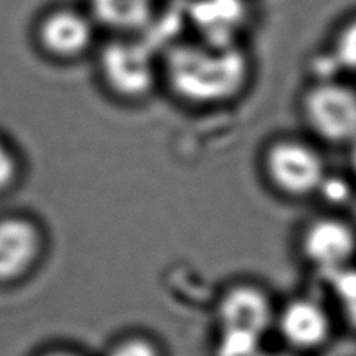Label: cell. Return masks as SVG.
Here are the masks:
<instances>
[{
    "mask_svg": "<svg viewBox=\"0 0 356 356\" xmlns=\"http://www.w3.org/2000/svg\"><path fill=\"white\" fill-rule=\"evenodd\" d=\"M44 356H81L74 352H70V350H54V352L47 353Z\"/></svg>",
    "mask_w": 356,
    "mask_h": 356,
    "instance_id": "obj_17",
    "label": "cell"
},
{
    "mask_svg": "<svg viewBox=\"0 0 356 356\" xmlns=\"http://www.w3.org/2000/svg\"><path fill=\"white\" fill-rule=\"evenodd\" d=\"M99 74L116 99L140 102L152 95L161 79V61L137 40H118L102 49Z\"/></svg>",
    "mask_w": 356,
    "mask_h": 356,
    "instance_id": "obj_5",
    "label": "cell"
},
{
    "mask_svg": "<svg viewBox=\"0 0 356 356\" xmlns=\"http://www.w3.org/2000/svg\"><path fill=\"white\" fill-rule=\"evenodd\" d=\"M253 61L242 44L212 46L200 40L168 44L161 79L182 104L209 108L231 104L248 88Z\"/></svg>",
    "mask_w": 356,
    "mask_h": 356,
    "instance_id": "obj_1",
    "label": "cell"
},
{
    "mask_svg": "<svg viewBox=\"0 0 356 356\" xmlns=\"http://www.w3.org/2000/svg\"><path fill=\"white\" fill-rule=\"evenodd\" d=\"M341 316L350 328L356 331V267L348 266L323 278Z\"/></svg>",
    "mask_w": 356,
    "mask_h": 356,
    "instance_id": "obj_12",
    "label": "cell"
},
{
    "mask_svg": "<svg viewBox=\"0 0 356 356\" xmlns=\"http://www.w3.org/2000/svg\"><path fill=\"white\" fill-rule=\"evenodd\" d=\"M184 19L195 40L212 46L242 44L251 21L248 0H188Z\"/></svg>",
    "mask_w": 356,
    "mask_h": 356,
    "instance_id": "obj_7",
    "label": "cell"
},
{
    "mask_svg": "<svg viewBox=\"0 0 356 356\" xmlns=\"http://www.w3.org/2000/svg\"><path fill=\"white\" fill-rule=\"evenodd\" d=\"M91 8L102 26L120 33H135L154 22L157 0H91Z\"/></svg>",
    "mask_w": 356,
    "mask_h": 356,
    "instance_id": "obj_11",
    "label": "cell"
},
{
    "mask_svg": "<svg viewBox=\"0 0 356 356\" xmlns=\"http://www.w3.org/2000/svg\"><path fill=\"white\" fill-rule=\"evenodd\" d=\"M300 113L314 137L330 146L356 143V90L333 77L316 79L300 96Z\"/></svg>",
    "mask_w": 356,
    "mask_h": 356,
    "instance_id": "obj_4",
    "label": "cell"
},
{
    "mask_svg": "<svg viewBox=\"0 0 356 356\" xmlns=\"http://www.w3.org/2000/svg\"><path fill=\"white\" fill-rule=\"evenodd\" d=\"M46 248V237L35 220L0 217V284H13L33 272Z\"/></svg>",
    "mask_w": 356,
    "mask_h": 356,
    "instance_id": "obj_8",
    "label": "cell"
},
{
    "mask_svg": "<svg viewBox=\"0 0 356 356\" xmlns=\"http://www.w3.org/2000/svg\"><path fill=\"white\" fill-rule=\"evenodd\" d=\"M350 167H352V173L356 179V143L350 148Z\"/></svg>",
    "mask_w": 356,
    "mask_h": 356,
    "instance_id": "obj_16",
    "label": "cell"
},
{
    "mask_svg": "<svg viewBox=\"0 0 356 356\" xmlns=\"http://www.w3.org/2000/svg\"><path fill=\"white\" fill-rule=\"evenodd\" d=\"M38 40L42 51L57 60H74L93 42V26L88 17L70 10L49 15L41 22Z\"/></svg>",
    "mask_w": 356,
    "mask_h": 356,
    "instance_id": "obj_10",
    "label": "cell"
},
{
    "mask_svg": "<svg viewBox=\"0 0 356 356\" xmlns=\"http://www.w3.org/2000/svg\"><path fill=\"white\" fill-rule=\"evenodd\" d=\"M21 171L22 163L16 148L0 135V195L7 193L16 186Z\"/></svg>",
    "mask_w": 356,
    "mask_h": 356,
    "instance_id": "obj_14",
    "label": "cell"
},
{
    "mask_svg": "<svg viewBox=\"0 0 356 356\" xmlns=\"http://www.w3.org/2000/svg\"><path fill=\"white\" fill-rule=\"evenodd\" d=\"M298 251L303 261L325 278L353 264L356 228L339 216H317L302 228Z\"/></svg>",
    "mask_w": 356,
    "mask_h": 356,
    "instance_id": "obj_6",
    "label": "cell"
},
{
    "mask_svg": "<svg viewBox=\"0 0 356 356\" xmlns=\"http://www.w3.org/2000/svg\"><path fill=\"white\" fill-rule=\"evenodd\" d=\"M275 316L266 287L250 281L226 287L213 311L217 356H254L264 336L275 327Z\"/></svg>",
    "mask_w": 356,
    "mask_h": 356,
    "instance_id": "obj_2",
    "label": "cell"
},
{
    "mask_svg": "<svg viewBox=\"0 0 356 356\" xmlns=\"http://www.w3.org/2000/svg\"><path fill=\"white\" fill-rule=\"evenodd\" d=\"M333 317L312 297H292L276 309L275 327L282 341L296 350H317L333 336Z\"/></svg>",
    "mask_w": 356,
    "mask_h": 356,
    "instance_id": "obj_9",
    "label": "cell"
},
{
    "mask_svg": "<svg viewBox=\"0 0 356 356\" xmlns=\"http://www.w3.org/2000/svg\"><path fill=\"white\" fill-rule=\"evenodd\" d=\"M327 58L334 70L356 74V16L342 22L336 30Z\"/></svg>",
    "mask_w": 356,
    "mask_h": 356,
    "instance_id": "obj_13",
    "label": "cell"
},
{
    "mask_svg": "<svg viewBox=\"0 0 356 356\" xmlns=\"http://www.w3.org/2000/svg\"><path fill=\"white\" fill-rule=\"evenodd\" d=\"M262 176L284 200H309L328 182L327 162L314 145L297 137L273 138L261 154Z\"/></svg>",
    "mask_w": 356,
    "mask_h": 356,
    "instance_id": "obj_3",
    "label": "cell"
},
{
    "mask_svg": "<svg viewBox=\"0 0 356 356\" xmlns=\"http://www.w3.org/2000/svg\"><path fill=\"white\" fill-rule=\"evenodd\" d=\"M254 356H293V355H289V353H276V352H270V353H266V352H257Z\"/></svg>",
    "mask_w": 356,
    "mask_h": 356,
    "instance_id": "obj_18",
    "label": "cell"
},
{
    "mask_svg": "<svg viewBox=\"0 0 356 356\" xmlns=\"http://www.w3.org/2000/svg\"><path fill=\"white\" fill-rule=\"evenodd\" d=\"M107 356H162L156 342L141 334H131L113 343Z\"/></svg>",
    "mask_w": 356,
    "mask_h": 356,
    "instance_id": "obj_15",
    "label": "cell"
}]
</instances>
